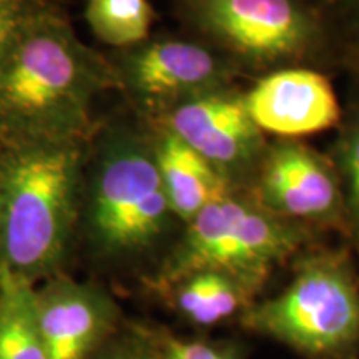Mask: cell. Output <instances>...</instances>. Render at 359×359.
<instances>
[{"label":"cell","mask_w":359,"mask_h":359,"mask_svg":"<svg viewBox=\"0 0 359 359\" xmlns=\"http://www.w3.org/2000/svg\"><path fill=\"white\" fill-rule=\"evenodd\" d=\"M346 30L353 42L359 47V0H336Z\"/></svg>","instance_id":"ffe728a7"},{"label":"cell","mask_w":359,"mask_h":359,"mask_svg":"<svg viewBox=\"0 0 359 359\" xmlns=\"http://www.w3.org/2000/svg\"><path fill=\"white\" fill-rule=\"evenodd\" d=\"M334 168L343 191L346 230L359 241V114L339 137Z\"/></svg>","instance_id":"2e32d148"},{"label":"cell","mask_w":359,"mask_h":359,"mask_svg":"<svg viewBox=\"0 0 359 359\" xmlns=\"http://www.w3.org/2000/svg\"><path fill=\"white\" fill-rule=\"evenodd\" d=\"M25 17V0H0V62L12 47Z\"/></svg>","instance_id":"ac0fdd59"},{"label":"cell","mask_w":359,"mask_h":359,"mask_svg":"<svg viewBox=\"0 0 359 359\" xmlns=\"http://www.w3.org/2000/svg\"><path fill=\"white\" fill-rule=\"evenodd\" d=\"M0 359H48L35 316L32 281L0 266Z\"/></svg>","instance_id":"5bb4252c"},{"label":"cell","mask_w":359,"mask_h":359,"mask_svg":"<svg viewBox=\"0 0 359 359\" xmlns=\"http://www.w3.org/2000/svg\"><path fill=\"white\" fill-rule=\"evenodd\" d=\"M161 349L151 346L150 341L140 338H127L110 344L105 351L98 353L93 359H161Z\"/></svg>","instance_id":"d6986e66"},{"label":"cell","mask_w":359,"mask_h":359,"mask_svg":"<svg viewBox=\"0 0 359 359\" xmlns=\"http://www.w3.org/2000/svg\"><path fill=\"white\" fill-rule=\"evenodd\" d=\"M109 72L48 12L27 15L0 62V133L29 143H75L90 128L93 98Z\"/></svg>","instance_id":"6da1fadb"},{"label":"cell","mask_w":359,"mask_h":359,"mask_svg":"<svg viewBox=\"0 0 359 359\" xmlns=\"http://www.w3.org/2000/svg\"><path fill=\"white\" fill-rule=\"evenodd\" d=\"M35 316L48 359H85L115 318L100 290L57 280L35 290Z\"/></svg>","instance_id":"8fae6325"},{"label":"cell","mask_w":359,"mask_h":359,"mask_svg":"<svg viewBox=\"0 0 359 359\" xmlns=\"http://www.w3.org/2000/svg\"><path fill=\"white\" fill-rule=\"evenodd\" d=\"M154 151L170 208L182 222L190 223L205 206L233 191L222 172L170 130Z\"/></svg>","instance_id":"7c38bea8"},{"label":"cell","mask_w":359,"mask_h":359,"mask_svg":"<svg viewBox=\"0 0 359 359\" xmlns=\"http://www.w3.org/2000/svg\"><path fill=\"white\" fill-rule=\"evenodd\" d=\"M243 97L257 127L280 138L325 132L341 120L333 85L308 67L268 72Z\"/></svg>","instance_id":"30bf717a"},{"label":"cell","mask_w":359,"mask_h":359,"mask_svg":"<svg viewBox=\"0 0 359 359\" xmlns=\"http://www.w3.org/2000/svg\"><path fill=\"white\" fill-rule=\"evenodd\" d=\"M235 69L201 43L163 39L130 53L123 79L130 92L150 105H178L230 88Z\"/></svg>","instance_id":"9c48e42d"},{"label":"cell","mask_w":359,"mask_h":359,"mask_svg":"<svg viewBox=\"0 0 359 359\" xmlns=\"http://www.w3.org/2000/svg\"><path fill=\"white\" fill-rule=\"evenodd\" d=\"M187 7L215 43L250 69L302 67L325 45L320 15L304 0H187Z\"/></svg>","instance_id":"5b68a950"},{"label":"cell","mask_w":359,"mask_h":359,"mask_svg":"<svg viewBox=\"0 0 359 359\" xmlns=\"http://www.w3.org/2000/svg\"><path fill=\"white\" fill-rule=\"evenodd\" d=\"M75 143L19 145L0 168V266L34 281L58 266L75 215Z\"/></svg>","instance_id":"7a4b0ae2"},{"label":"cell","mask_w":359,"mask_h":359,"mask_svg":"<svg viewBox=\"0 0 359 359\" xmlns=\"http://www.w3.org/2000/svg\"><path fill=\"white\" fill-rule=\"evenodd\" d=\"M168 130L210 161L228 182L253 180L266 151L263 132L246 109L243 93L217 90L172 107Z\"/></svg>","instance_id":"ba28073f"},{"label":"cell","mask_w":359,"mask_h":359,"mask_svg":"<svg viewBox=\"0 0 359 359\" xmlns=\"http://www.w3.org/2000/svg\"><path fill=\"white\" fill-rule=\"evenodd\" d=\"M238 320L304 359H358L359 280L351 258L344 251L302 257L280 293L257 299Z\"/></svg>","instance_id":"3957f363"},{"label":"cell","mask_w":359,"mask_h":359,"mask_svg":"<svg viewBox=\"0 0 359 359\" xmlns=\"http://www.w3.org/2000/svg\"><path fill=\"white\" fill-rule=\"evenodd\" d=\"M178 359H243L236 346L223 343H206V341H177L170 338Z\"/></svg>","instance_id":"e0dca14e"},{"label":"cell","mask_w":359,"mask_h":359,"mask_svg":"<svg viewBox=\"0 0 359 359\" xmlns=\"http://www.w3.org/2000/svg\"><path fill=\"white\" fill-rule=\"evenodd\" d=\"M161 359H178L177 354H175L172 344H170V339L163 343V353H161Z\"/></svg>","instance_id":"44dd1931"},{"label":"cell","mask_w":359,"mask_h":359,"mask_svg":"<svg viewBox=\"0 0 359 359\" xmlns=\"http://www.w3.org/2000/svg\"><path fill=\"white\" fill-rule=\"evenodd\" d=\"M85 17L102 42L133 47L145 42L155 15L148 0H88Z\"/></svg>","instance_id":"9a60e30c"},{"label":"cell","mask_w":359,"mask_h":359,"mask_svg":"<svg viewBox=\"0 0 359 359\" xmlns=\"http://www.w3.org/2000/svg\"><path fill=\"white\" fill-rule=\"evenodd\" d=\"M167 193L155 151L138 140H122L103 160L93 188V235L109 251H137L154 245L167 230Z\"/></svg>","instance_id":"8992f818"},{"label":"cell","mask_w":359,"mask_h":359,"mask_svg":"<svg viewBox=\"0 0 359 359\" xmlns=\"http://www.w3.org/2000/svg\"><path fill=\"white\" fill-rule=\"evenodd\" d=\"M311 236L309 226L276 217L253 196L231 191L187 223L163 280L177 283L196 271H219L258 298L273 273L296 257Z\"/></svg>","instance_id":"277c9868"},{"label":"cell","mask_w":359,"mask_h":359,"mask_svg":"<svg viewBox=\"0 0 359 359\" xmlns=\"http://www.w3.org/2000/svg\"><path fill=\"white\" fill-rule=\"evenodd\" d=\"M251 196L288 222L346 228L338 172L325 156L293 138L266 147L251 180Z\"/></svg>","instance_id":"52a82bcc"},{"label":"cell","mask_w":359,"mask_h":359,"mask_svg":"<svg viewBox=\"0 0 359 359\" xmlns=\"http://www.w3.org/2000/svg\"><path fill=\"white\" fill-rule=\"evenodd\" d=\"M177 306L196 326H215L240 318L257 296L235 278L219 271H196L175 283Z\"/></svg>","instance_id":"4fadbf2b"}]
</instances>
